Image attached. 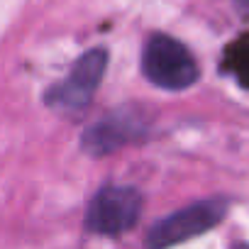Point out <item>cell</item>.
I'll use <instances>...</instances> for the list:
<instances>
[{"label": "cell", "instance_id": "obj_4", "mask_svg": "<svg viewBox=\"0 0 249 249\" xmlns=\"http://www.w3.org/2000/svg\"><path fill=\"white\" fill-rule=\"evenodd\" d=\"M105 69H107V52L103 47L88 49L73 64L69 78L47 93V103L56 110H64V112L83 110L93 100V95L103 81Z\"/></svg>", "mask_w": 249, "mask_h": 249}, {"label": "cell", "instance_id": "obj_6", "mask_svg": "<svg viewBox=\"0 0 249 249\" xmlns=\"http://www.w3.org/2000/svg\"><path fill=\"white\" fill-rule=\"evenodd\" d=\"M237 5H239L244 13H249V0H237Z\"/></svg>", "mask_w": 249, "mask_h": 249}, {"label": "cell", "instance_id": "obj_5", "mask_svg": "<svg viewBox=\"0 0 249 249\" xmlns=\"http://www.w3.org/2000/svg\"><path fill=\"white\" fill-rule=\"evenodd\" d=\"M142 130H144V122L137 112L112 110L110 115L93 122L86 130L81 147L93 157H103V154H110V152L124 147L127 142H132Z\"/></svg>", "mask_w": 249, "mask_h": 249}, {"label": "cell", "instance_id": "obj_1", "mask_svg": "<svg viewBox=\"0 0 249 249\" xmlns=\"http://www.w3.org/2000/svg\"><path fill=\"white\" fill-rule=\"evenodd\" d=\"M142 73L157 88L186 90L198 81V64L178 39L152 35L142 52Z\"/></svg>", "mask_w": 249, "mask_h": 249}, {"label": "cell", "instance_id": "obj_2", "mask_svg": "<svg viewBox=\"0 0 249 249\" xmlns=\"http://www.w3.org/2000/svg\"><path fill=\"white\" fill-rule=\"evenodd\" d=\"M142 193L132 186H107L95 193L86 213V230L100 237L130 232L142 215Z\"/></svg>", "mask_w": 249, "mask_h": 249}, {"label": "cell", "instance_id": "obj_3", "mask_svg": "<svg viewBox=\"0 0 249 249\" xmlns=\"http://www.w3.org/2000/svg\"><path fill=\"white\" fill-rule=\"evenodd\" d=\"M225 213H227L225 198H210V200L193 203V205H188L178 213H171V215L161 217L159 222H154L144 244L154 247V249L181 244L186 239H193V237L213 230L225 217Z\"/></svg>", "mask_w": 249, "mask_h": 249}]
</instances>
